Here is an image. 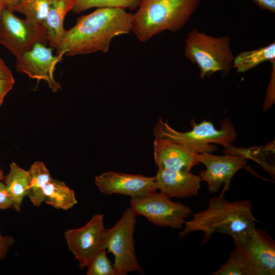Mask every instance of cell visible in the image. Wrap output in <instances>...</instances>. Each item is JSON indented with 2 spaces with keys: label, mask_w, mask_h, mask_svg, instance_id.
<instances>
[{
  "label": "cell",
  "mask_w": 275,
  "mask_h": 275,
  "mask_svg": "<svg viewBox=\"0 0 275 275\" xmlns=\"http://www.w3.org/2000/svg\"><path fill=\"white\" fill-rule=\"evenodd\" d=\"M133 17L123 9L98 8L79 17L72 28L66 30L57 53L73 56L107 52L113 38L132 31Z\"/></svg>",
  "instance_id": "1"
},
{
  "label": "cell",
  "mask_w": 275,
  "mask_h": 275,
  "mask_svg": "<svg viewBox=\"0 0 275 275\" xmlns=\"http://www.w3.org/2000/svg\"><path fill=\"white\" fill-rule=\"evenodd\" d=\"M252 209L251 200L230 202L220 194L210 199L206 209L193 214L190 220L185 221L179 237L199 231L203 233V244L208 242L214 233L229 235L232 238L241 237L255 228L257 220Z\"/></svg>",
  "instance_id": "2"
},
{
  "label": "cell",
  "mask_w": 275,
  "mask_h": 275,
  "mask_svg": "<svg viewBox=\"0 0 275 275\" xmlns=\"http://www.w3.org/2000/svg\"><path fill=\"white\" fill-rule=\"evenodd\" d=\"M200 0H140L132 31L141 42L164 31H179L188 22Z\"/></svg>",
  "instance_id": "3"
},
{
  "label": "cell",
  "mask_w": 275,
  "mask_h": 275,
  "mask_svg": "<svg viewBox=\"0 0 275 275\" xmlns=\"http://www.w3.org/2000/svg\"><path fill=\"white\" fill-rule=\"evenodd\" d=\"M230 40L228 35L217 37L193 29L185 39V56L198 66L202 78L217 72L227 75L233 68L235 57Z\"/></svg>",
  "instance_id": "4"
},
{
  "label": "cell",
  "mask_w": 275,
  "mask_h": 275,
  "mask_svg": "<svg viewBox=\"0 0 275 275\" xmlns=\"http://www.w3.org/2000/svg\"><path fill=\"white\" fill-rule=\"evenodd\" d=\"M191 129L180 132L171 127L167 121L159 118L153 128L155 137L168 139L186 146L199 153H212L218 149L217 144L228 148L235 140L237 133L232 122L226 118L220 122L221 128L216 129L210 121L203 120L197 123L190 121Z\"/></svg>",
  "instance_id": "5"
},
{
  "label": "cell",
  "mask_w": 275,
  "mask_h": 275,
  "mask_svg": "<svg viewBox=\"0 0 275 275\" xmlns=\"http://www.w3.org/2000/svg\"><path fill=\"white\" fill-rule=\"evenodd\" d=\"M137 216L134 210L128 207L117 223L104 231L102 248L114 255L113 264L117 275L142 271L135 251L134 232Z\"/></svg>",
  "instance_id": "6"
},
{
  "label": "cell",
  "mask_w": 275,
  "mask_h": 275,
  "mask_svg": "<svg viewBox=\"0 0 275 275\" xmlns=\"http://www.w3.org/2000/svg\"><path fill=\"white\" fill-rule=\"evenodd\" d=\"M130 204L138 216H144L153 225L172 229H182L186 218L192 214L189 206L173 202L157 190L143 197L131 198Z\"/></svg>",
  "instance_id": "7"
},
{
  "label": "cell",
  "mask_w": 275,
  "mask_h": 275,
  "mask_svg": "<svg viewBox=\"0 0 275 275\" xmlns=\"http://www.w3.org/2000/svg\"><path fill=\"white\" fill-rule=\"evenodd\" d=\"M38 43L45 45L48 43L43 25L17 17L7 7L3 10L0 18V44L18 58Z\"/></svg>",
  "instance_id": "8"
},
{
  "label": "cell",
  "mask_w": 275,
  "mask_h": 275,
  "mask_svg": "<svg viewBox=\"0 0 275 275\" xmlns=\"http://www.w3.org/2000/svg\"><path fill=\"white\" fill-rule=\"evenodd\" d=\"M235 249L249 266L252 275L275 274V242L269 234L256 228L232 238Z\"/></svg>",
  "instance_id": "9"
},
{
  "label": "cell",
  "mask_w": 275,
  "mask_h": 275,
  "mask_svg": "<svg viewBox=\"0 0 275 275\" xmlns=\"http://www.w3.org/2000/svg\"><path fill=\"white\" fill-rule=\"evenodd\" d=\"M105 229L104 215L96 214L83 227L65 232L68 249L77 260L80 269L87 267L97 254L103 250Z\"/></svg>",
  "instance_id": "10"
},
{
  "label": "cell",
  "mask_w": 275,
  "mask_h": 275,
  "mask_svg": "<svg viewBox=\"0 0 275 275\" xmlns=\"http://www.w3.org/2000/svg\"><path fill=\"white\" fill-rule=\"evenodd\" d=\"M199 161L206 167L205 170L200 172L199 176L206 183L209 193L217 192L224 184L221 193L223 195L229 190L233 176L246 164L245 158L238 155L219 156L209 152L200 153Z\"/></svg>",
  "instance_id": "11"
},
{
  "label": "cell",
  "mask_w": 275,
  "mask_h": 275,
  "mask_svg": "<svg viewBox=\"0 0 275 275\" xmlns=\"http://www.w3.org/2000/svg\"><path fill=\"white\" fill-rule=\"evenodd\" d=\"M63 56L54 55L51 47L38 43L31 50L16 58L15 68L17 72L25 73L30 78L45 80L52 91L56 92L61 87L54 78L53 72Z\"/></svg>",
  "instance_id": "12"
},
{
  "label": "cell",
  "mask_w": 275,
  "mask_h": 275,
  "mask_svg": "<svg viewBox=\"0 0 275 275\" xmlns=\"http://www.w3.org/2000/svg\"><path fill=\"white\" fill-rule=\"evenodd\" d=\"M95 182L105 195L120 194L131 198L145 197L155 191L154 176L108 171L96 176Z\"/></svg>",
  "instance_id": "13"
},
{
  "label": "cell",
  "mask_w": 275,
  "mask_h": 275,
  "mask_svg": "<svg viewBox=\"0 0 275 275\" xmlns=\"http://www.w3.org/2000/svg\"><path fill=\"white\" fill-rule=\"evenodd\" d=\"M153 155L158 169L190 172L199 161L200 153L173 140L155 137Z\"/></svg>",
  "instance_id": "14"
},
{
  "label": "cell",
  "mask_w": 275,
  "mask_h": 275,
  "mask_svg": "<svg viewBox=\"0 0 275 275\" xmlns=\"http://www.w3.org/2000/svg\"><path fill=\"white\" fill-rule=\"evenodd\" d=\"M154 178L157 190L170 198L196 196L201 188V178L191 171L158 169Z\"/></svg>",
  "instance_id": "15"
},
{
  "label": "cell",
  "mask_w": 275,
  "mask_h": 275,
  "mask_svg": "<svg viewBox=\"0 0 275 275\" xmlns=\"http://www.w3.org/2000/svg\"><path fill=\"white\" fill-rule=\"evenodd\" d=\"M75 0H51L43 22L50 47L58 50L66 31L64 21L67 14L72 10Z\"/></svg>",
  "instance_id": "16"
},
{
  "label": "cell",
  "mask_w": 275,
  "mask_h": 275,
  "mask_svg": "<svg viewBox=\"0 0 275 275\" xmlns=\"http://www.w3.org/2000/svg\"><path fill=\"white\" fill-rule=\"evenodd\" d=\"M4 180L6 189L12 201L13 208L19 212L23 200L28 194V171L12 162L10 165L9 172Z\"/></svg>",
  "instance_id": "17"
},
{
  "label": "cell",
  "mask_w": 275,
  "mask_h": 275,
  "mask_svg": "<svg viewBox=\"0 0 275 275\" xmlns=\"http://www.w3.org/2000/svg\"><path fill=\"white\" fill-rule=\"evenodd\" d=\"M43 202L56 209L64 210L77 203L74 191L64 182L52 178L44 187Z\"/></svg>",
  "instance_id": "18"
},
{
  "label": "cell",
  "mask_w": 275,
  "mask_h": 275,
  "mask_svg": "<svg viewBox=\"0 0 275 275\" xmlns=\"http://www.w3.org/2000/svg\"><path fill=\"white\" fill-rule=\"evenodd\" d=\"M275 61V43L262 47L243 51L234 57L233 68L237 72L244 73L265 62Z\"/></svg>",
  "instance_id": "19"
},
{
  "label": "cell",
  "mask_w": 275,
  "mask_h": 275,
  "mask_svg": "<svg viewBox=\"0 0 275 275\" xmlns=\"http://www.w3.org/2000/svg\"><path fill=\"white\" fill-rule=\"evenodd\" d=\"M29 185L27 196L34 206L39 207L43 202V189L51 178L49 171L41 161H36L28 171Z\"/></svg>",
  "instance_id": "20"
},
{
  "label": "cell",
  "mask_w": 275,
  "mask_h": 275,
  "mask_svg": "<svg viewBox=\"0 0 275 275\" xmlns=\"http://www.w3.org/2000/svg\"><path fill=\"white\" fill-rule=\"evenodd\" d=\"M50 2L51 0H18L11 11L22 13L34 24L43 25Z\"/></svg>",
  "instance_id": "21"
},
{
  "label": "cell",
  "mask_w": 275,
  "mask_h": 275,
  "mask_svg": "<svg viewBox=\"0 0 275 275\" xmlns=\"http://www.w3.org/2000/svg\"><path fill=\"white\" fill-rule=\"evenodd\" d=\"M140 0H75L72 11L80 13L94 7L135 9L139 7Z\"/></svg>",
  "instance_id": "22"
},
{
  "label": "cell",
  "mask_w": 275,
  "mask_h": 275,
  "mask_svg": "<svg viewBox=\"0 0 275 275\" xmlns=\"http://www.w3.org/2000/svg\"><path fill=\"white\" fill-rule=\"evenodd\" d=\"M212 275H252L250 269L241 255L234 249L228 260Z\"/></svg>",
  "instance_id": "23"
},
{
  "label": "cell",
  "mask_w": 275,
  "mask_h": 275,
  "mask_svg": "<svg viewBox=\"0 0 275 275\" xmlns=\"http://www.w3.org/2000/svg\"><path fill=\"white\" fill-rule=\"evenodd\" d=\"M87 267V275H117L105 250H102L97 253Z\"/></svg>",
  "instance_id": "24"
},
{
  "label": "cell",
  "mask_w": 275,
  "mask_h": 275,
  "mask_svg": "<svg viewBox=\"0 0 275 275\" xmlns=\"http://www.w3.org/2000/svg\"><path fill=\"white\" fill-rule=\"evenodd\" d=\"M14 241L15 240L13 237L3 235L0 230V261L6 257Z\"/></svg>",
  "instance_id": "25"
},
{
  "label": "cell",
  "mask_w": 275,
  "mask_h": 275,
  "mask_svg": "<svg viewBox=\"0 0 275 275\" xmlns=\"http://www.w3.org/2000/svg\"><path fill=\"white\" fill-rule=\"evenodd\" d=\"M13 208L12 201L4 183L0 181V210Z\"/></svg>",
  "instance_id": "26"
},
{
  "label": "cell",
  "mask_w": 275,
  "mask_h": 275,
  "mask_svg": "<svg viewBox=\"0 0 275 275\" xmlns=\"http://www.w3.org/2000/svg\"><path fill=\"white\" fill-rule=\"evenodd\" d=\"M272 71L270 81L268 84L267 94L265 99V105L273 103L274 100V77H275V61L271 62Z\"/></svg>",
  "instance_id": "27"
},
{
  "label": "cell",
  "mask_w": 275,
  "mask_h": 275,
  "mask_svg": "<svg viewBox=\"0 0 275 275\" xmlns=\"http://www.w3.org/2000/svg\"><path fill=\"white\" fill-rule=\"evenodd\" d=\"M14 84V79L0 78V106Z\"/></svg>",
  "instance_id": "28"
},
{
  "label": "cell",
  "mask_w": 275,
  "mask_h": 275,
  "mask_svg": "<svg viewBox=\"0 0 275 275\" xmlns=\"http://www.w3.org/2000/svg\"><path fill=\"white\" fill-rule=\"evenodd\" d=\"M260 8L275 13V0H252Z\"/></svg>",
  "instance_id": "29"
},
{
  "label": "cell",
  "mask_w": 275,
  "mask_h": 275,
  "mask_svg": "<svg viewBox=\"0 0 275 275\" xmlns=\"http://www.w3.org/2000/svg\"><path fill=\"white\" fill-rule=\"evenodd\" d=\"M0 78L14 79L12 72L0 57Z\"/></svg>",
  "instance_id": "30"
},
{
  "label": "cell",
  "mask_w": 275,
  "mask_h": 275,
  "mask_svg": "<svg viewBox=\"0 0 275 275\" xmlns=\"http://www.w3.org/2000/svg\"><path fill=\"white\" fill-rule=\"evenodd\" d=\"M6 4L7 8L11 10L13 7L16 4L18 0H3Z\"/></svg>",
  "instance_id": "31"
},
{
  "label": "cell",
  "mask_w": 275,
  "mask_h": 275,
  "mask_svg": "<svg viewBox=\"0 0 275 275\" xmlns=\"http://www.w3.org/2000/svg\"><path fill=\"white\" fill-rule=\"evenodd\" d=\"M7 7L6 4L3 0H0V18L3 10Z\"/></svg>",
  "instance_id": "32"
},
{
  "label": "cell",
  "mask_w": 275,
  "mask_h": 275,
  "mask_svg": "<svg viewBox=\"0 0 275 275\" xmlns=\"http://www.w3.org/2000/svg\"><path fill=\"white\" fill-rule=\"evenodd\" d=\"M4 178L5 176L4 175L3 172L0 167V181H1L2 180H4Z\"/></svg>",
  "instance_id": "33"
}]
</instances>
